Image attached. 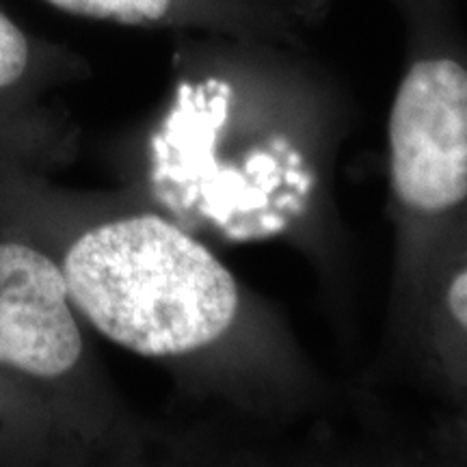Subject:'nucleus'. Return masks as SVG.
<instances>
[{
	"instance_id": "f03ea898",
	"label": "nucleus",
	"mask_w": 467,
	"mask_h": 467,
	"mask_svg": "<svg viewBox=\"0 0 467 467\" xmlns=\"http://www.w3.org/2000/svg\"><path fill=\"white\" fill-rule=\"evenodd\" d=\"M0 375L93 459H137L143 429L104 379L55 260L0 221Z\"/></svg>"
},
{
	"instance_id": "39448f33",
	"label": "nucleus",
	"mask_w": 467,
	"mask_h": 467,
	"mask_svg": "<svg viewBox=\"0 0 467 467\" xmlns=\"http://www.w3.org/2000/svg\"><path fill=\"white\" fill-rule=\"evenodd\" d=\"M78 448L46 409L0 375V467L83 465Z\"/></svg>"
},
{
	"instance_id": "0eeeda50",
	"label": "nucleus",
	"mask_w": 467,
	"mask_h": 467,
	"mask_svg": "<svg viewBox=\"0 0 467 467\" xmlns=\"http://www.w3.org/2000/svg\"><path fill=\"white\" fill-rule=\"evenodd\" d=\"M443 309L451 323L467 336V265L448 279L443 290Z\"/></svg>"
},
{
	"instance_id": "f257e3e1",
	"label": "nucleus",
	"mask_w": 467,
	"mask_h": 467,
	"mask_svg": "<svg viewBox=\"0 0 467 467\" xmlns=\"http://www.w3.org/2000/svg\"><path fill=\"white\" fill-rule=\"evenodd\" d=\"M0 221L55 260L85 327L139 358L192 364L241 317L230 268L156 210L0 162Z\"/></svg>"
},
{
	"instance_id": "423d86ee",
	"label": "nucleus",
	"mask_w": 467,
	"mask_h": 467,
	"mask_svg": "<svg viewBox=\"0 0 467 467\" xmlns=\"http://www.w3.org/2000/svg\"><path fill=\"white\" fill-rule=\"evenodd\" d=\"M63 14L121 26H184L206 17V0H42Z\"/></svg>"
},
{
	"instance_id": "20e7f679",
	"label": "nucleus",
	"mask_w": 467,
	"mask_h": 467,
	"mask_svg": "<svg viewBox=\"0 0 467 467\" xmlns=\"http://www.w3.org/2000/svg\"><path fill=\"white\" fill-rule=\"evenodd\" d=\"M85 76L83 58L0 7V162L52 175L76 159L78 126L61 91Z\"/></svg>"
},
{
	"instance_id": "7ed1b4c3",
	"label": "nucleus",
	"mask_w": 467,
	"mask_h": 467,
	"mask_svg": "<svg viewBox=\"0 0 467 467\" xmlns=\"http://www.w3.org/2000/svg\"><path fill=\"white\" fill-rule=\"evenodd\" d=\"M389 180L405 217H441L467 200V67L413 61L388 121Z\"/></svg>"
}]
</instances>
